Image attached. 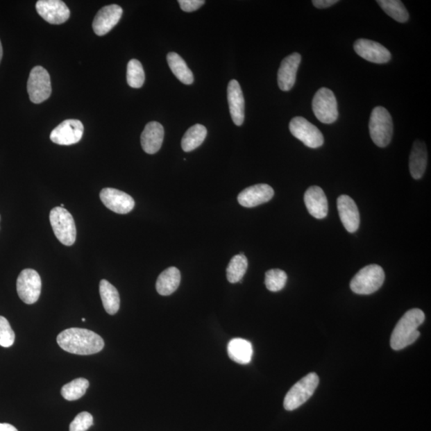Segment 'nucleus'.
<instances>
[{
  "instance_id": "obj_3",
  "label": "nucleus",
  "mask_w": 431,
  "mask_h": 431,
  "mask_svg": "<svg viewBox=\"0 0 431 431\" xmlns=\"http://www.w3.org/2000/svg\"><path fill=\"white\" fill-rule=\"evenodd\" d=\"M385 280L381 266L370 264L362 269L350 281V287L359 295H370L380 289Z\"/></svg>"
},
{
  "instance_id": "obj_2",
  "label": "nucleus",
  "mask_w": 431,
  "mask_h": 431,
  "mask_svg": "<svg viewBox=\"0 0 431 431\" xmlns=\"http://www.w3.org/2000/svg\"><path fill=\"white\" fill-rule=\"evenodd\" d=\"M425 321V314L419 308L407 311L399 319L391 337V346L396 350H402L416 341L420 333L418 331Z\"/></svg>"
},
{
  "instance_id": "obj_35",
  "label": "nucleus",
  "mask_w": 431,
  "mask_h": 431,
  "mask_svg": "<svg viewBox=\"0 0 431 431\" xmlns=\"http://www.w3.org/2000/svg\"><path fill=\"white\" fill-rule=\"evenodd\" d=\"M205 3L204 0H179L178 1L180 8L185 12H194L203 6Z\"/></svg>"
},
{
  "instance_id": "obj_25",
  "label": "nucleus",
  "mask_w": 431,
  "mask_h": 431,
  "mask_svg": "<svg viewBox=\"0 0 431 431\" xmlns=\"http://www.w3.org/2000/svg\"><path fill=\"white\" fill-rule=\"evenodd\" d=\"M99 292L105 312L110 315H115L120 307V296L118 290L109 281L102 280L99 284Z\"/></svg>"
},
{
  "instance_id": "obj_11",
  "label": "nucleus",
  "mask_w": 431,
  "mask_h": 431,
  "mask_svg": "<svg viewBox=\"0 0 431 431\" xmlns=\"http://www.w3.org/2000/svg\"><path fill=\"white\" fill-rule=\"evenodd\" d=\"M84 126L81 121L68 119L63 121L51 133V140L61 146H71L82 140Z\"/></svg>"
},
{
  "instance_id": "obj_41",
  "label": "nucleus",
  "mask_w": 431,
  "mask_h": 431,
  "mask_svg": "<svg viewBox=\"0 0 431 431\" xmlns=\"http://www.w3.org/2000/svg\"><path fill=\"white\" fill-rule=\"evenodd\" d=\"M0 221H1V216H0Z\"/></svg>"
},
{
  "instance_id": "obj_29",
  "label": "nucleus",
  "mask_w": 431,
  "mask_h": 431,
  "mask_svg": "<svg viewBox=\"0 0 431 431\" xmlns=\"http://www.w3.org/2000/svg\"><path fill=\"white\" fill-rule=\"evenodd\" d=\"M377 3L397 22L405 23L409 19L407 10L399 0H378Z\"/></svg>"
},
{
  "instance_id": "obj_37",
  "label": "nucleus",
  "mask_w": 431,
  "mask_h": 431,
  "mask_svg": "<svg viewBox=\"0 0 431 431\" xmlns=\"http://www.w3.org/2000/svg\"><path fill=\"white\" fill-rule=\"evenodd\" d=\"M0 431H18V430L9 423H0Z\"/></svg>"
},
{
  "instance_id": "obj_16",
  "label": "nucleus",
  "mask_w": 431,
  "mask_h": 431,
  "mask_svg": "<svg viewBox=\"0 0 431 431\" xmlns=\"http://www.w3.org/2000/svg\"><path fill=\"white\" fill-rule=\"evenodd\" d=\"M337 208L340 220L346 230L354 233L359 230L360 217L357 205L348 195L339 196L337 199Z\"/></svg>"
},
{
  "instance_id": "obj_1",
  "label": "nucleus",
  "mask_w": 431,
  "mask_h": 431,
  "mask_svg": "<svg viewBox=\"0 0 431 431\" xmlns=\"http://www.w3.org/2000/svg\"><path fill=\"white\" fill-rule=\"evenodd\" d=\"M60 347L69 353L89 355L99 353L104 348V341L98 334L87 329L69 328L57 337Z\"/></svg>"
},
{
  "instance_id": "obj_23",
  "label": "nucleus",
  "mask_w": 431,
  "mask_h": 431,
  "mask_svg": "<svg viewBox=\"0 0 431 431\" xmlns=\"http://www.w3.org/2000/svg\"><path fill=\"white\" fill-rule=\"evenodd\" d=\"M228 355L237 364H248L253 355L252 344L242 338L233 339L228 344Z\"/></svg>"
},
{
  "instance_id": "obj_33",
  "label": "nucleus",
  "mask_w": 431,
  "mask_h": 431,
  "mask_svg": "<svg viewBox=\"0 0 431 431\" xmlns=\"http://www.w3.org/2000/svg\"><path fill=\"white\" fill-rule=\"evenodd\" d=\"M15 339V332L8 319L3 316H0V346L3 348L12 347Z\"/></svg>"
},
{
  "instance_id": "obj_18",
  "label": "nucleus",
  "mask_w": 431,
  "mask_h": 431,
  "mask_svg": "<svg viewBox=\"0 0 431 431\" xmlns=\"http://www.w3.org/2000/svg\"><path fill=\"white\" fill-rule=\"evenodd\" d=\"M301 62L299 53H294L285 58L280 64L278 71V85L283 92H289L294 87L298 68Z\"/></svg>"
},
{
  "instance_id": "obj_36",
  "label": "nucleus",
  "mask_w": 431,
  "mask_h": 431,
  "mask_svg": "<svg viewBox=\"0 0 431 431\" xmlns=\"http://www.w3.org/2000/svg\"><path fill=\"white\" fill-rule=\"evenodd\" d=\"M337 3L338 0H314V1H312L314 6L319 9L332 7V5Z\"/></svg>"
},
{
  "instance_id": "obj_30",
  "label": "nucleus",
  "mask_w": 431,
  "mask_h": 431,
  "mask_svg": "<svg viewBox=\"0 0 431 431\" xmlns=\"http://www.w3.org/2000/svg\"><path fill=\"white\" fill-rule=\"evenodd\" d=\"M89 381L84 378H78L67 384L64 385L61 390L62 396L67 401H76L82 398L89 387Z\"/></svg>"
},
{
  "instance_id": "obj_5",
  "label": "nucleus",
  "mask_w": 431,
  "mask_h": 431,
  "mask_svg": "<svg viewBox=\"0 0 431 431\" xmlns=\"http://www.w3.org/2000/svg\"><path fill=\"white\" fill-rule=\"evenodd\" d=\"M50 222L56 237L64 246H71L76 239V226L72 215L62 207L50 212Z\"/></svg>"
},
{
  "instance_id": "obj_27",
  "label": "nucleus",
  "mask_w": 431,
  "mask_h": 431,
  "mask_svg": "<svg viewBox=\"0 0 431 431\" xmlns=\"http://www.w3.org/2000/svg\"><path fill=\"white\" fill-rule=\"evenodd\" d=\"M207 129L205 126L196 124L186 131L182 140V148L185 152H190L199 147L205 140Z\"/></svg>"
},
{
  "instance_id": "obj_4",
  "label": "nucleus",
  "mask_w": 431,
  "mask_h": 431,
  "mask_svg": "<svg viewBox=\"0 0 431 431\" xmlns=\"http://www.w3.org/2000/svg\"><path fill=\"white\" fill-rule=\"evenodd\" d=\"M369 130L371 140L377 146L383 148L389 145L393 135V121L387 109L377 106L372 110Z\"/></svg>"
},
{
  "instance_id": "obj_8",
  "label": "nucleus",
  "mask_w": 431,
  "mask_h": 431,
  "mask_svg": "<svg viewBox=\"0 0 431 431\" xmlns=\"http://www.w3.org/2000/svg\"><path fill=\"white\" fill-rule=\"evenodd\" d=\"M28 92L32 103L40 104L50 98L51 83L49 73L40 66L32 69L28 81Z\"/></svg>"
},
{
  "instance_id": "obj_15",
  "label": "nucleus",
  "mask_w": 431,
  "mask_h": 431,
  "mask_svg": "<svg viewBox=\"0 0 431 431\" xmlns=\"http://www.w3.org/2000/svg\"><path fill=\"white\" fill-rule=\"evenodd\" d=\"M122 12L124 10L117 4L108 5L100 9L92 24L94 33L99 36L109 33L119 22Z\"/></svg>"
},
{
  "instance_id": "obj_32",
  "label": "nucleus",
  "mask_w": 431,
  "mask_h": 431,
  "mask_svg": "<svg viewBox=\"0 0 431 431\" xmlns=\"http://www.w3.org/2000/svg\"><path fill=\"white\" fill-rule=\"evenodd\" d=\"M287 276L283 270L271 269L265 273V286L270 291H279L286 285Z\"/></svg>"
},
{
  "instance_id": "obj_7",
  "label": "nucleus",
  "mask_w": 431,
  "mask_h": 431,
  "mask_svg": "<svg viewBox=\"0 0 431 431\" xmlns=\"http://www.w3.org/2000/svg\"><path fill=\"white\" fill-rule=\"evenodd\" d=\"M312 110L322 124H332L337 120V101L331 90L323 87L318 90L312 100Z\"/></svg>"
},
{
  "instance_id": "obj_12",
  "label": "nucleus",
  "mask_w": 431,
  "mask_h": 431,
  "mask_svg": "<svg viewBox=\"0 0 431 431\" xmlns=\"http://www.w3.org/2000/svg\"><path fill=\"white\" fill-rule=\"evenodd\" d=\"M100 199L108 209L119 214H129L135 205L131 196L113 188H105L101 191Z\"/></svg>"
},
{
  "instance_id": "obj_20",
  "label": "nucleus",
  "mask_w": 431,
  "mask_h": 431,
  "mask_svg": "<svg viewBox=\"0 0 431 431\" xmlns=\"http://www.w3.org/2000/svg\"><path fill=\"white\" fill-rule=\"evenodd\" d=\"M228 103L234 124L242 126L244 120V99L242 87L235 79L228 85Z\"/></svg>"
},
{
  "instance_id": "obj_19",
  "label": "nucleus",
  "mask_w": 431,
  "mask_h": 431,
  "mask_svg": "<svg viewBox=\"0 0 431 431\" xmlns=\"http://www.w3.org/2000/svg\"><path fill=\"white\" fill-rule=\"evenodd\" d=\"M305 203L308 212L316 219H323L327 217L328 212L327 196L319 186H311L307 189Z\"/></svg>"
},
{
  "instance_id": "obj_28",
  "label": "nucleus",
  "mask_w": 431,
  "mask_h": 431,
  "mask_svg": "<svg viewBox=\"0 0 431 431\" xmlns=\"http://www.w3.org/2000/svg\"><path fill=\"white\" fill-rule=\"evenodd\" d=\"M248 259L243 253L233 257L228 264L226 273L227 280L232 284L242 281L248 269Z\"/></svg>"
},
{
  "instance_id": "obj_39",
  "label": "nucleus",
  "mask_w": 431,
  "mask_h": 431,
  "mask_svg": "<svg viewBox=\"0 0 431 431\" xmlns=\"http://www.w3.org/2000/svg\"><path fill=\"white\" fill-rule=\"evenodd\" d=\"M82 321H83V322H85V321H86V319H85V318H83V319H82Z\"/></svg>"
},
{
  "instance_id": "obj_31",
  "label": "nucleus",
  "mask_w": 431,
  "mask_h": 431,
  "mask_svg": "<svg viewBox=\"0 0 431 431\" xmlns=\"http://www.w3.org/2000/svg\"><path fill=\"white\" fill-rule=\"evenodd\" d=\"M127 83L132 88H141L145 83V72L142 63L137 60H131L127 65Z\"/></svg>"
},
{
  "instance_id": "obj_34",
  "label": "nucleus",
  "mask_w": 431,
  "mask_h": 431,
  "mask_svg": "<svg viewBox=\"0 0 431 431\" xmlns=\"http://www.w3.org/2000/svg\"><path fill=\"white\" fill-rule=\"evenodd\" d=\"M94 424V419L88 412L77 415L70 425V431H87Z\"/></svg>"
},
{
  "instance_id": "obj_17",
  "label": "nucleus",
  "mask_w": 431,
  "mask_h": 431,
  "mask_svg": "<svg viewBox=\"0 0 431 431\" xmlns=\"http://www.w3.org/2000/svg\"><path fill=\"white\" fill-rule=\"evenodd\" d=\"M274 190L267 184H258L244 189L238 195L239 204L253 208L266 203L273 198Z\"/></svg>"
},
{
  "instance_id": "obj_26",
  "label": "nucleus",
  "mask_w": 431,
  "mask_h": 431,
  "mask_svg": "<svg viewBox=\"0 0 431 431\" xmlns=\"http://www.w3.org/2000/svg\"><path fill=\"white\" fill-rule=\"evenodd\" d=\"M167 62L174 76L185 85H191L194 81L193 72L183 58L177 53L170 52L167 55Z\"/></svg>"
},
{
  "instance_id": "obj_40",
  "label": "nucleus",
  "mask_w": 431,
  "mask_h": 431,
  "mask_svg": "<svg viewBox=\"0 0 431 431\" xmlns=\"http://www.w3.org/2000/svg\"><path fill=\"white\" fill-rule=\"evenodd\" d=\"M60 207L64 208V205H63V204H62Z\"/></svg>"
},
{
  "instance_id": "obj_9",
  "label": "nucleus",
  "mask_w": 431,
  "mask_h": 431,
  "mask_svg": "<svg viewBox=\"0 0 431 431\" xmlns=\"http://www.w3.org/2000/svg\"><path fill=\"white\" fill-rule=\"evenodd\" d=\"M18 295L26 305H33L38 301L41 294L42 280L34 269H26L21 271L17 279Z\"/></svg>"
},
{
  "instance_id": "obj_24",
  "label": "nucleus",
  "mask_w": 431,
  "mask_h": 431,
  "mask_svg": "<svg viewBox=\"0 0 431 431\" xmlns=\"http://www.w3.org/2000/svg\"><path fill=\"white\" fill-rule=\"evenodd\" d=\"M180 283V271L177 268L170 267L158 276L156 289L160 295L169 296L178 289Z\"/></svg>"
},
{
  "instance_id": "obj_6",
  "label": "nucleus",
  "mask_w": 431,
  "mask_h": 431,
  "mask_svg": "<svg viewBox=\"0 0 431 431\" xmlns=\"http://www.w3.org/2000/svg\"><path fill=\"white\" fill-rule=\"evenodd\" d=\"M319 377L316 373H310L303 377L291 388L284 400L287 411H294L306 403L315 392L319 385Z\"/></svg>"
},
{
  "instance_id": "obj_22",
  "label": "nucleus",
  "mask_w": 431,
  "mask_h": 431,
  "mask_svg": "<svg viewBox=\"0 0 431 431\" xmlns=\"http://www.w3.org/2000/svg\"><path fill=\"white\" fill-rule=\"evenodd\" d=\"M428 150L423 142L417 140L413 144L409 155V172L414 179L423 178L428 166Z\"/></svg>"
},
{
  "instance_id": "obj_13",
  "label": "nucleus",
  "mask_w": 431,
  "mask_h": 431,
  "mask_svg": "<svg viewBox=\"0 0 431 431\" xmlns=\"http://www.w3.org/2000/svg\"><path fill=\"white\" fill-rule=\"evenodd\" d=\"M37 12L51 24H62L70 18V10L60 0H40L36 3Z\"/></svg>"
},
{
  "instance_id": "obj_10",
  "label": "nucleus",
  "mask_w": 431,
  "mask_h": 431,
  "mask_svg": "<svg viewBox=\"0 0 431 431\" xmlns=\"http://www.w3.org/2000/svg\"><path fill=\"white\" fill-rule=\"evenodd\" d=\"M289 130L292 135L307 147L316 149L323 146L324 138L321 131L303 117L292 119Z\"/></svg>"
},
{
  "instance_id": "obj_38",
  "label": "nucleus",
  "mask_w": 431,
  "mask_h": 431,
  "mask_svg": "<svg viewBox=\"0 0 431 431\" xmlns=\"http://www.w3.org/2000/svg\"><path fill=\"white\" fill-rule=\"evenodd\" d=\"M3 58V47L1 44V41H0V62H1Z\"/></svg>"
},
{
  "instance_id": "obj_14",
  "label": "nucleus",
  "mask_w": 431,
  "mask_h": 431,
  "mask_svg": "<svg viewBox=\"0 0 431 431\" xmlns=\"http://www.w3.org/2000/svg\"><path fill=\"white\" fill-rule=\"evenodd\" d=\"M354 49L356 54L371 62L387 63L391 58V52L379 42L369 40L360 39L356 40L354 44Z\"/></svg>"
},
{
  "instance_id": "obj_21",
  "label": "nucleus",
  "mask_w": 431,
  "mask_h": 431,
  "mask_svg": "<svg viewBox=\"0 0 431 431\" xmlns=\"http://www.w3.org/2000/svg\"><path fill=\"white\" fill-rule=\"evenodd\" d=\"M164 128L157 121L149 122L141 136L143 151L154 154L160 151L164 140Z\"/></svg>"
}]
</instances>
